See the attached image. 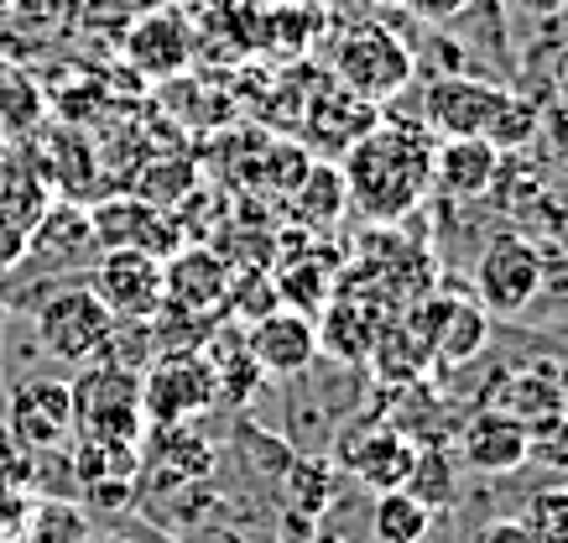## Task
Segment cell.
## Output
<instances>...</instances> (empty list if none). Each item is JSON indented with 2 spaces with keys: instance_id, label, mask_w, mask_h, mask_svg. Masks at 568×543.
<instances>
[{
  "instance_id": "7",
  "label": "cell",
  "mask_w": 568,
  "mask_h": 543,
  "mask_svg": "<svg viewBox=\"0 0 568 543\" xmlns=\"http://www.w3.org/2000/svg\"><path fill=\"white\" fill-rule=\"evenodd\" d=\"M6 429L21 450L52 455L73 439V392L63 376H21L6 392Z\"/></svg>"
},
{
  "instance_id": "11",
  "label": "cell",
  "mask_w": 568,
  "mask_h": 543,
  "mask_svg": "<svg viewBox=\"0 0 568 543\" xmlns=\"http://www.w3.org/2000/svg\"><path fill=\"white\" fill-rule=\"evenodd\" d=\"M318 345H324V334L303 309H272L266 319L245 324V351L261 376H303L318 361Z\"/></svg>"
},
{
  "instance_id": "2",
  "label": "cell",
  "mask_w": 568,
  "mask_h": 543,
  "mask_svg": "<svg viewBox=\"0 0 568 543\" xmlns=\"http://www.w3.org/2000/svg\"><path fill=\"white\" fill-rule=\"evenodd\" d=\"M328 73H334V84L345 94L381 110V100H396L402 89L413 84L417 58L392 27H381L371 17V21H349V27L328 37Z\"/></svg>"
},
{
  "instance_id": "5",
  "label": "cell",
  "mask_w": 568,
  "mask_h": 543,
  "mask_svg": "<svg viewBox=\"0 0 568 543\" xmlns=\"http://www.w3.org/2000/svg\"><path fill=\"white\" fill-rule=\"evenodd\" d=\"M214 403H220V376L199 351L156 355L152 366L141 371V419L162 423V429L199 419Z\"/></svg>"
},
{
  "instance_id": "16",
  "label": "cell",
  "mask_w": 568,
  "mask_h": 543,
  "mask_svg": "<svg viewBox=\"0 0 568 543\" xmlns=\"http://www.w3.org/2000/svg\"><path fill=\"white\" fill-rule=\"evenodd\" d=\"M485 309L465 299H433L423 309V351L438 366H465L469 355H480L485 345Z\"/></svg>"
},
{
  "instance_id": "25",
  "label": "cell",
  "mask_w": 568,
  "mask_h": 543,
  "mask_svg": "<svg viewBox=\"0 0 568 543\" xmlns=\"http://www.w3.org/2000/svg\"><path fill=\"white\" fill-rule=\"evenodd\" d=\"M27 245H32V230L11 214H0V272H17L27 262Z\"/></svg>"
},
{
  "instance_id": "9",
  "label": "cell",
  "mask_w": 568,
  "mask_h": 543,
  "mask_svg": "<svg viewBox=\"0 0 568 543\" xmlns=\"http://www.w3.org/2000/svg\"><path fill=\"white\" fill-rule=\"evenodd\" d=\"M511 89L490 84V79H475V73H444L433 79L428 94H423V115H428L433 131L444 137H490L496 115L506 110Z\"/></svg>"
},
{
  "instance_id": "30",
  "label": "cell",
  "mask_w": 568,
  "mask_h": 543,
  "mask_svg": "<svg viewBox=\"0 0 568 543\" xmlns=\"http://www.w3.org/2000/svg\"><path fill=\"white\" fill-rule=\"evenodd\" d=\"M261 6H318V0H261Z\"/></svg>"
},
{
  "instance_id": "14",
  "label": "cell",
  "mask_w": 568,
  "mask_h": 543,
  "mask_svg": "<svg viewBox=\"0 0 568 543\" xmlns=\"http://www.w3.org/2000/svg\"><path fill=\"white\" fill-rule=\"evenodd\" d=\"M89 230H94L100 251L131 245V251H152L162 262L173 257V245H178L173 220H162V210L146 204V199H104L100 210H89Z\"/></svg>"
},
{
  "instance_id": "12",
  "label": "cell",
  "mask_w": 568,
  "mask_h": 543,
  "mask_svg": "<svg viewBox=\"0 0 568 543\" xmlns=\"http://www.w3.org/2000/svg\"><path fill=\"white\" fill-rule=\"evenodd\" d=\"M339 465L381 496V491L407 486V475L417 465V444L392 423H365V429H349L339 439Z\"/></svg>"
},
{
  "instance_id": "27",
  "label": "cell",
  "mask_w": 568,
  "mask_h": 543,
  "mask_svg": "<svg viewBox=\"0 0 568 543\" xmlns=\"http://www.w3.org/2000/svg\"><path fill=\"white\" fill-rule=\"evenodd\" d=\"M475 543H532V533L521 527V517H496L475 533Z\"/></svg>"
},
{
  "instance_id": "1",
  "label": "cell",
  "mask_w": 568,
  "mask_h": 543,
  "mask_svg": "<svg viewBox=\"0 0 568 543\" xmlns=\"http://www.w3.org/2000/svg\"><path fill=\"white\" fill-rule=\"evenodd\" d=\"M345 193L371 220H407L417 199L433 189V141L423 125L386 121L371 125L345 152Z\"/></svg>"
},
{
  "instance_id": "22",
  "label": "cell",
  "mask_w": 568,
  "mask_h": 543,
  "mask_svg": "<svg viewBox=\"0 0 568 543\" xmlns=\"http://www.w3.org/2000/svg\"><path fill=\"white\" fill-rule=\"evenodd\" d=\"M521 527L532 533V543H568V491H532L527 507H521Z\"/></svg>"
},
{
  "instance_id": "15",
  "label": "cell",
  "mask_w": 568,
  "mask_h": 543,
  "mask_svg": "<svg viewBox=\"0 0 568 543\" xmlns=\"http://www.w3.org/2000/svg\"><path fill=\"white\" fill-rule=\"evenodd\" d=\"M459 460L480 475H511L527 465V423L506 419L496 408H480L459 429Z\"/></svg>"
},
{
  "instance_id": "23",
  "label": "cell",
  "mask_w": 568,
  "mask_h": 543,
  "mask_svg": "<svg viewBox=\"0 0 568 543\" xmlns=\"http://www.w3.org/2000/svg\"><path fill=\"white\" fill-rule=\"evenodd\" d=\"M27 543H89L84 512L69 507V502H48V507H37L32 523H27Z\"/></svg>"
},
{
  "instance_id": "21",
  "label": "cell",
  "mask_w": 568,
  "mask_h": 543,
  "mask_svg": "<svg viewBox=\"0 0 568 543\" xmlns=\"http://www.w3.org/2000/svg\"><path fill=\"white\" fill-rule=\"evenodd\" d=\"M345 178H339V168L334 162H313L308 173L297 178V189H293V204L297 214L308 220V225H334L339 214H345Z\"/></svg>"
},
{
  "instance_id": "17",
  "label": "cell",
  "mask_w": 568,
  "mask_h": 543,
  "mask_svg": "<svg viewBox=\"0 0 568 543\" xmlns=\"http://www.w3.org/2000/svg\"><path fill=\"white\" fill-rule=\"evenodd\" d=\"M189 53H193V37L183 27L178 11H152L141 17L125 37V63L146 79H173V73L189 69Z\"/></svg>"
},
{
  "instance_id": "19",
  "label": "cell",
  "mask_w": 568,
  "mask_h": 543,
  "mask_svg": "<svg viewBox=\"0 0 568 543\" xmlns=\"http://www.w3.org/2000/svg\"><path fill=\"white\" fill-rule=\"evenodd\" d=\"M100 251L94 230H89V210L79 204H48L42 220L32 225V245H27V262H48V267H73L89 262Z\"/></svg>"
},
{
  "instance_id": "24",
  "label": "cell",
  "mask_w": 568,
  "mask_h": 543,
  "mask_svg": "<svg viewBox=\"0 0 568 543\" xmlns=\"http://www.w3.org/2000/svg\"><path fill=\"white\" fill-rule=\"evenodd\" d=\"M527 465H552L568 471V413L527 423Z\"/></svg>"
},
{
  "instance_id": "18",
  "label": "cell",
  "mask_w": 568,
  "mask_h": 543,
  "mask_svg": "<svg viewBox=\"0 0 568 543\" xmlns=\"http://www.w3.org/2000/svg\"><path fill=\"white\" fill-rule=\"evenodd\" d=\"M500 178V152L480 137H444V147H433V183L448 199H480L496 189Z\"/></svg>"
},
{
  "instance_id": "32",
  "label": "cell",
  "mask_w": 568,
  "mask_h": 543,
  "mask_svg": "<svg viewBox=\"0 0 568 543\" xmlns=\"http://www.w3.org/2000/svg\"><path fill=\"white\" fill-rule=\"evenodd\" d=\"M94 543H125V539H94Z\"/></svg>"
},
{
  "instance_id": "31",
  "label": "cell",
  "mask_w": 568,
  "mask_h": 543,
  "mask_svg": "<svg viewBox=\"0 0 568 543\" xmlns=\"http://www.w3.org/2000/svg\"><path fill=\"white\" fill-rule=\"evenodd\" d=\"M558 84H564V100H568V53H564V69H558Z\"/></svg>"
},
{
  "instance_id": "10",
  "label": "cell",
  "mask_w": 568,
  "mask_h": 543,
  "mask_svg": "<svg viewBox=\"0 0 568 543\" xmlns=\"http://www.w3.org/2000/svg\"><path fill=\"white\" fill-rule=\"evenodd\" d=\"M230 278L235 272L209 245H183L162 262V309L214 324V314H224V299H230Z\"/></svg>"
},
{
  "instance_id": "8",
  "label": "cell",
  "mask_w": 568,
  "mask_h": 543,
  "mask_svg": "<svg viewBox=\"0 0 568 543\" xmlns=\"http://www.w3.org/2000/svg\"><path fill=\"white\" fill-rule=\"evenodd\" d=\"M89 288L110 309V319H121V324H152L156 309H162V257L131 251V245L100 251Z\"/></svg>"
},
{
  "instance_id": "20",
  "label": "cell",
  "mask_w": 568,
  "mask_h": 543,
  "mask_svg": "<svg viewBox=\"0 0 568 543\" xmlns=\"http://www.w3.org/2000/svg\"><path fill=\"white\" fill-rule=\"evenodd\" d=\"M433 527V507L407 486L376 496V539L381 543H423Z\"/></svg>"
},
{
  "instance_id": "26",
  "label": "cell",
  "mask_w": 568,
  "mask_h": 543,
  "mask_svg": "<svg viewBox=\"0 0 568 543\" xmlns=\"http://www.w3.org/2000/svg\"><path fill=\"white\" fill-rule=\"evenodd\" d=\"M417 21H433V27H448V21H459L475 11V0H402Z\"/></svg>"
},
{
  "instance_id": "13",
  "label": "cell",
  "mask_w": 568,
  "mask_h": 543,
  "mask_svg": "<svg viewBox=\"0 0 568 543\" xmlns=\"http://www.w3.org/2000/svg\"><path fill=\"white\" fill-rule=\"evenodd\" d=\"M485 408H496L517 423L568 413V366L564 361H527V366L500 371V382L485 392Z\"/></svg>"
},
{
  "instance_id": "28",
  "label": "cell",
  "mask_w": 568,
  "mask_h": 543,
  "mask_svg": "<svg viewBox=\"0 0 568 543\" xmlns=\"http://www.w3.org/2000/svg\"><path fill=\"white\" fill-rule=\"evenodd\" d=\"M334 6H345V11H355L361 21H371L376 11H386V6H402V0H334Z\"/></svg>"
},
{
  "instance_id": "29",
  "label": "cell",
  "mask_w": 568,
  "mask_h": 543,
  "mask_svg": "<svg viewBox=\"0 0 568 543\" xmlns=\"http://www.w3.org/2000/svg\"><path fill=\"white\" fill-rule=\"evenodd\" d=\"M521 11H527V17H564L568 11V0H521Z\"/></svg>"
},
{
  "instance_id": "3",
  "label": "cell",
  "mask_w": 568,
  "mask_h": 543,
  "mask_svg": "<svg viewBox=\"0 0 568 543\" xmlns=\"http://www.w3.org/2000/svg\"><path fill=\"white\" fill-rule=\"evenodd\" d=\"M73 392V434L94 444H136L141 434V376L89 361L69 382Z\"/></svg>"
},
{
  "instance_id": "6",
  "label": "cell",
  "mask_w": 568,
  "mask_h": 543,
  "mask_svg": "<svg viewBox=\"0 0 568 543\" xmlns=\"http://www.w3.org/2000/svg\"><path fill=\"white\" fill-rule=\"evenodd\" d=\"M542 282H548V262L527 235H496L475 262V293L485 314H527L542 299Z\"/></svg>"
},
{
  "instance_id": "4",
  "label": "cell",
  "mask_w": 568,
  "mask_h": 543,
  "mask_svg": "<svg viewBox=\"0 0 568 543\" xmlns=\"http://www.w3.org/2000/svg\"><path fill=\"white\" fill-rule=\"evenodd\" d=\"M115 330V319L94 299L89 282H69V288H52L48 299L37 303V345L63 361V366H89L104 351V340Z\"/></svg>"
}]
</instances>
